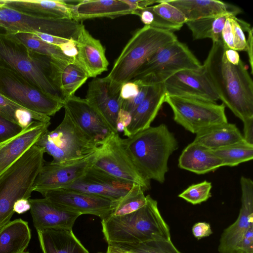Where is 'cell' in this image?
Here are the masks:
<instances>
[{
    "instance_id": "cell-40",
    "label": "cell",
    "mask_w": 253,
    "mask_h": 253,
    "mask_svg": "<svg viewBox=\"0 0 253 253\" xmlns=\"http://www.w3.org/2000/svg\"><path fill=\"white\" fill-rule=\"evenodd\" d=\"M151 8L162 19L176 26L179 29L187 21L180 10L165 0H157V4L151 6Z\"/></svg>"
},
{
    "instance_id": "cell-20",
    "label": "cell",
    "mask_w": 253,
    "mask_h": 253,
    "mask_svg": "<svg viewBox=\"0 0 253 253\" xmlns=\"http://www.w3.org/2000/svg\"><path fill=\"white\" fill-rule=\"evenodd\" d=\"M50 125L32 120L20 133L0 143V175L37 143Z\"/></svg>"
},
{
    "instance_id": "cell-53",
    "label": "cell",
    "mask_w": 253,
    "mask_h": 253,
    "mask_svg": "<svg viewBox=\"0 0 253 253\" xmlns=\"http://www.w3.org/2000/svg\"><path fill=\"white\" fill-rule=\"evenodd\" d=\"M30 210L29 200L22 199L18 201L14 206V211L18 214H22Z\"/></svg>"
},
{
    "instance_id": "cell-8",
    "label": "cell",
    "mask_w": 253,
    "mask_h": 253,
    "mask_svg": "<svg viewBox=\"0 0 253 253\" xmlns=\"http://www.w3.org/2000/svg\"><path fill=\"white\" fill-rule=\"evenodd\" d=\"M203 64L185 43L178 40L158 49L139 68L131 81L139 86L164 83L177 72L198 70Z\"/></svg>"
},
{
    "instance_id": "cell-44",
    "label": "cell",
    "mask_w": 253,
    "mask_h": 253,
    "mask_svg": "<svg viewBox=\"0 0 253 253\" xmlns=\"http://www.w3.org/2000/svg\"><path fill=\"white\" fill-rule=\"evenodd\" d=\"M235 253H253V226L244 235L236 247Z\"/></svg>"
},
{
    "instance_id": "cell-13",
    "label": "cell",
    "mask_w": 253,
    "mask_h": 253,
    "mask_svg": "<svg viewBox=\"0 0 253 253\" xmlns=\"http://www.w3.org/2000/svg\"><path fill=\"white\" fill-rule=\"evenodd\" d=\"M166 95L216 102L219 97L205 69L179 71L164 83Z\"/></svg>"
},
{
    "instance_id": "cell-33",
    "label": "cell",
    "mask_w": 253,
    "mask_h": 253,
    "mask_svg": "<svg viewBox=\"0 0 253 253\" xmlns=\"http://www.w3.org/2000/svg\"><path fill=\"white\" fill-rule=\"evenodd\" d=\"M251 28L248 23L229 14L222 31V40L230 49L246 51L247 39L244 31L248 32Z\"/></svg>"
},
{
    "instance_id": "cell-35",
    "label": "cell",
    "mask_w": 253,
    "mask_h": 253,
    "mask_svg": "<svg viewBox=\"0 0 253 253\" xmlns=\"http://www.w3.org/2000/svg\"><path fill=\"white\" fill-rule=\"evenodd\" d=\"M144 191L138 184L134 183L130 190L120 199L112 202L111 216H120L127 214L137 211L147 201Z\"/></svg>"
},
{
    "instance_id": "cell-17",
    "label": "cell",
    "mask_w": 253,
    "mask_h": 253,
    "mask_svg": "<svg viewBox=\"0 0 253 253\" xmlns=\"http://www.w3.org/2000/svg\"><path fill=\"white\" fill-rule=\"evenodd\" d=\"M241 206L239 215L234 223L222 233L218 247V253H235L236 249L247 230L253 226V182L242 176Z\"/></svg>"
},
{
    "instance_id": "cell-49",
    "label": "cell",
    "mask_w": 253,
    "mask_h": 253,
    "mask_svg": "<svg viewBox=\"0 0 253 253\" xmlns=\"http://www.w3.org/2000/svg\"><path fill=\"white\" fill-rule=\"evenodd\" d=\"M244 124V140L247 143L253 145V118L247 119L243 121Z\"/></svg>"
},
{
    "instance_id": "cell-19",
    "label": "cell",
    "mask_w": 253,
    "mask_h": 253,
    "mask_svg": "<svg viewBox=\"0 0 253 253\" xmlns=\"http://www.w3.org/2000/svg\"><path fill=\"white\" fill-rule=\"evenodd\" d=\"M121 88L112 85L106 77H96L89 83L85 97L114 133H118L116 121L123 100L120 97Z\"/></svg>"
},
{
    "instance_id": "cell-36",
    "label": "cell",
    "mask_w": 253,
    "mask_h": 253,
    "mask_svg": "<svg viewBox=\"0 0 253 253\" xmlns=\"http://www.w3.org/2000/svg\"><path fill=\"white\" fill-rule=\"evenodd\" d=\"M212 151L223 166L234 167L253 159V145L245 140Z\"/></svg>"
},
{
    "instance_id": "cell-32",
    "label": "cell",
    "mask_w": 253,
    "mask_h": 253,
    "mask_svg": "<svg viewBox=\"0 0 253 253\" xmlns=\"http://www.w3.org/2000/svg\"><path fill=\"white\" fill-rule=\"evenodd\" d=\"M228 15L229 14L187 21L185 24L191 31L194 40L209 38L212 42H217L222 40V31Z\"/></svg>"
},
{
    "instance_id": "cell-52",
    "label": "cell",
    "mask_w": 253,
    "mask_h": 253,
    "mask_svg": "<svg viewBox=\"0 0 253 253\" xmlns=\"http://www.w3.org/2000/svg\"><path fill=\"white\" fill-rule=\"evenodd\" d=\"M224 53L226 58L229 63L235 65L239 63L241 59L237 51L226 46Z\"/></svg>"
},
{
    "instance_id": "cell-38",
    "label": "cell",
    "mask_w": 253,
    "mask_h": 253,
    "mask_svg": "<svg viewBox=\"0 0 253 253\" xmlns=\"http://www.w3.org/2000/svg\"><path fill=\"white\" fill-rule=\"evenodd\" d=\"M0 115L25 128L32 120L33 115L28 110L0 93Z\"/></svg>"
},
{
    "instance_id": "cell-14",
    "label": "cell",
    "mask_w": 253,
    "mask_h": 253,
    "mask_svg": "<svg viewBox=\"0 0 253 253\" xmlns=\"http://www.w3.org/2000/svg\"><path fill=\"white\" fill-rule=\"evenodd\" d=\"M95 152L83 160L71 164L44 162L35 179L33 191L42 193L48 190L63 189L70 185L82 177L92 165Z\"/></svg>"
},
{
    "instance_id": "cell-31",
    "label": "cell",
    "mask_w": 253,
    "mask_h": 253,
    "mask_svg": "<svg viewBox=\"0 0 253 253\" xmlns=\"http://www.w3.org/2000/svg\"><path fill=\"white\" fill-rule=\"evenodd\" d=\"M88 78L87 72L77 57L63 64L59 74V86L64 102L74 95Z\"/></svg>"
},
{
    "instance_id": "cell-16",
    "label": "cell",
    "mask_w": 253,
    "mask_h": 253,
    "mask_svg": "<svg viewBox=\"0 0 253 253\" xmlns=\"http://www.w3.org/2000/svg\"><path fill=\"white\" fill-rule=\"evenodd\" d=\"M41 194L56 205L81 215L92 214L102 220L111 213L112 202L98 196L66 189L48 190Z\"/></svg>"
},
{
    "instance_id": "cell-30",
    "label": "cell",
    "mask_w": 253,
    "mask_h": 253,
    "mask_svg": "<svg viewBox=\"0 0 253 253\" xmlns=\"http://www.w3.org/2000/svg\"><path fill=\"white\" fill-rule=\"evenodd\" d=\"M31 239L28 223L21 218L0 228V253H22Z\"/></svg>"
},
{
    "instance_id": "cell-6",
    "label": "cell",
    "mask_w": 253,
    "mask_h": 253,
    "mask_svg": "<svg viewBox=\"0 0 253 253\" xmlns=\"http://www.w3.org/2000/svg\"><path fill=\"white\" fill-rule=\"evenodd\" d=\"M177 40L172 31L144 26L128 41L106 78L119 87L130 81L139 68L158 49Z\"/></svg>"
},
{
    "instance_id": "cell-15",
    "label": "cell",
    "mask_w": 253,
    "mask_h": 253,
    "mask_svg": "<svg viewBox=\"0 0 253 253\" xmlns=\"http://www.w3.org/2000/svg\"><path fill=\"white\" fill-rule=\"evenodd\" d=\"M134 184L116 178L91 166L82 177L63 189L98 196L114 202L126 195Z\"/></svg>"
},
{
    "instance_id": "cell-29",
    "label": "cell",
    "mask_w": 253,
    "mask_h": 253,
    "mask_svg": "<svg viewBox=\"0 0 253 253\" xmlns=\"http://www.w3.org/2000/svg\"><path fill=\"white\" fill-rule=\"evenodd\" d=\"M244 140L235 124L228 122L206 128L196 134L194 142L213 150Z\"/></svg>"
},
{
    "instance_id": "cell-41",
    "label": "cell",
    "mask_w": 253,
    "mask_h": 253,
    "mask_svg": "<svg viewBox=\"0 0 253 253\" xmlns=\"http://www.w3.org/2000/svg\"><path fill=\"white\" fill-rule=\"evenodd\" d=\"M132 14L138 16L145 26L172 32L180 30L176 26L163 20L156 14L152 10L151 6L136 9L132 12Z\"/></svg>"
},
{
    "instance_id": "cell-54",
    "label": "cell",
    "mask_w": 253,
    "mask_h": 253,
    "mask_svg": "<svg viewBox=\"0 0 253 253\" xmlns=\"http://www.w3.org/2000/svg\"><path fill=\"white\" fill-rule=\"evenodd\" d=\"M106 253H131L118 249L108 244Z\"/></svg>"
},
{
    "instance_id": "cell-46",
    "label": "cell",
    "mask_w": 253,
    "mask_h": 253,
    "mask_svg": "<svg viewBox=\"0 0 253 253\" xmlns=\"http://www.w3.org/2000/svg\"><path fill=\"white\" fill-rule=\"evenodd\" d=\"M192 232L195 238L198 240L209 237L212 233L210 224L206 222L195 223L192 227Z\"/></svg>"
},
{
    "instance_id": "cell-45",
    "label": "cell",
    "mask_w": 253,
    "mask_h": 253,
    "mask_svg": "<svg viewBox=\"0 0 253 253\" xmlns=\"http://www.w3.org/2000/svg\"><path fill=\"white\" fill-rule=\"evenodd\" d=\"M140 89L135 82L128 81L123 84L120 90V97L123 100H128L138 94Z\"/></svg>"
},
{
    "instance_id": "cell-18",
    "label": "cell",
    "mask_w": 253,
    "mask_h": 253,
    "mask_svg": "<svg viewBox=\"0 0 253 253\" xmlns=\"http://www.w3.org/2000/svg\"><path fill=\"white\" fill-rule=\"evenodd\" d=\"M64 108L81 129L98 146L113 132L102 116L85 99L74 95L65 101Z\"/></svg>"
},
{
    "instance_id": "cell-23",
    "label": "cell",
    "mask_w": 253,
    "mask_h": 253,
    "mask_svg": "<svg viewBox=\"0 0 253 253\" xmlns=\"http://www.w3.org/2000/svg\"><path fill=\"white\" fill-rule=\"evenodd\" d=\"M166 96L164 83L150 86L146 96L131 114V121L124 135L127 137L149 127Z\"/></svg>"
},
{
    "instance_id": "cell-5",
    "label": "cell",
    "mask_w": 253,
    "mask_h": 253,
    "mask_svg": "<svg viewBox=\"0 0 253 253\" xmlns=\"http://www.w3.org/2000/svg\"><path fill=\"white\" fill-rule=\"evenodd\" d=\"M44 153L34 145L0 175V228L10 221L15 204L31 197L35 179L44 163Z\"/></svg>"
},
{
    "instance_id": "cell-25",
    "label": "cell",
    "mask_w": 253,
    "mask_h": 253,
    "mask_svg": "<svg viewBox=\"0 0 253 253\" xmlns=\"http://www.w3.org/2000/svg\"><path fill=\"white\" fill-rule=\"evenodd\" d=\"M3 5L30 15L73 19L71 3L63 0H0Z\"/></svg>"
},
{
    "instance_id": "cell-56",
    "label": "cell",
    "mask_w": 253,
    "mask_h": 253,
    "mask_svg": "<svg viewBox=\"0 0 253 253\" xmlns=\"http://www.w3.org/2000/svg\"></svg>"
},
{
    "instance_id": "cell-3",
    "label": "cell",
    "mask_w": 253,
    "mask_h": 253,
    "mask_svg": "<svg viewBox=\"0 0 253 253\" xmlns=\"http://www.w3.org/2000/svg\"><path fill=\"white\" fill-rule=\"evenodd\" d=\"M122 142L144 178L164 182L169 158L178 148L177 140L166 125L150 126L122 139Z\"/></svg>"
},
{
    "instance_id": "cell-1",
    "label": "cell",
    "mask_w": 253,
    "mask_h": 253,
    "mask_svg": "<svg viewBox=\"0 0 253 253\" xmlns=\"http://www.w3.org/2000/svg\"><path fill=\"white\" fill-rule=\"evenodd\" d=\"M226 46L212 42L203 66L219 99L243 122L253 118V81L241 59L237 65L227 61Z\"/></svg>"
},
{
    "instance_id": "cell-27",
    "label": "cell",
    "mask_w": 253,
    "mask_h": 253,
    "mask_svg": "<svg viewBox=\"0 0 253 253\" xmlns=\"http://www.w3.org/2000/svg\"><path fill=\"white\" fill-rule=\"evenodd\" d=\"M178 167L196 174H205L223 166L222 162L212 150L193 141L181 153Z\"/></svg>"
},
{
    "instance_id": "cell-22",
    "label": "cell",
    "mask_w": 253,
    "mask_h": 253,
    "mask_svg": "<svg viewBox=\"0 0 253 253\" xmlns=\"http://www.w3.org/2000/svg\"><path fill=\"white\" fill-rule=\"evenodd\" d=\"M77 58L87 72L89 78H96L108 70L109 64L105 48L100 41L93 37L82 23L76 40Z\"/></svg>"
},
{
    "instance_id": "cell-2",
    "label": "cell",
    "mask_w": 253,
    "mask_h": 253,
    "mask_svg": "<svg viewBox=\"0 0 253 253\" xmlns=\"http://www.w3.org/2000/svg\"><path fill=\"white\" fill-rule=\"evenodd\" d=\"M62 61L35 52L0 33V68L13 71L45 92L64 102L59 86Z\"/></svg>"
},
{
    "instance_id": "cell-55",
    "label": "cell",
    "mask_w": 253,
    "mask_h": 253,
    "mask_svg": "<svg viewBox=\"0 0 253 253\" xmlns=\"http://www.w3.org/2000/svg\"><path fill=\"white\" fill-rule=\"evenodd\" d=\"M29 253V252H23V253Z\"/></svg>"
},
{
    "instance_id": "cell-48",
    "label": "cell",
    "mask_w": 253,
    "mask_h": 253,
    "mask_svg": "<svg viewBox=\"0 0 253 253\" xmlns=\"http://www.w3.org/2000/svg\"><path fill=\"white\" fill-rule=\"evenodd\" d=\"M58 47L65 56L71 58L77 57L78 50L76 41L69 40Z\"/></svg>"
},
{
    "instance_id": "cell-37",
    "label": "cell",
    "mask_w": 253,
    "mask_h": 253,
    "mask_svg": "<svg viewBox=\"0 0 253 253\" xmlns=\"http://www.w3.org/2000/svg\"><path fill=\"white\" fill-rule=\"evenodd\" d=\"M131 253H182L171 240H152L139 243L108 244Z\"/></svg>"
},
{
    "instance_id": "cell-34",
    "label": "cell",
    "mask_w": 253,
    "mask_h": 253,
    "mask_svg": "<svg viewBox=\"0 0 253 253\" xmlns=\"http://www.w3.org/2000/svg\"><path fill=\"white\" fill-rule=\"evenodd\" d=\"M6 35L23 44L29 49L55 60L69 62L74 58L65 56L58 46L43 41L35 34L17 33Z\"/></svg>"
},
{
    "instance_id": "cell-21",
    "label": "cell",
    "mask_w": 253,
    "mask_h": 253,
    "mask_svg": "<svg viewBox=\"0 0 253 253\" xmlns=\"http://www.w3.org/2000/svg\"><path fill=\"white\" fill-rule=\"evenodd\" d=\"M30 213L37 231L51 228L72 229L80 214L62 208L48 199H29Z\"/></svg>"
},
{
    "instance_id": "cell-7",
    "label": "cell",
    "mask_w": 253,
    "mask_h": 253,
    "mask_svg": "<svg viewBox=\"0 0 253 253\" xmlns=\"http://www.w3.org/2000/svg\"><path fill=\"white\" fill-rule=\"evenodd\" d=\"M36 144L52 157V163L57 164L83 160L94 153L98 147L65 109L61 123L54 130H47Z\"/></svg>"
},
{
    "instance_id": "cell-9",
    "label": "cell",
    "mask_w": 253,
    "mask_h": 253,
    "mask_svg": "<svg viewBox=\"0 0 253 253\" xmlns=\"http://www.w3.org/2000/svg\"><path fill=\"white\" fill-rule=\"evenodd\" d=\"M0 93L30 112L35 121L50 122L64 102L11 70L0 68Z\"/></svg>"
},
{
    "instance_id": "cell-39",
    "label": "cell",
    "mask_w": 253,
    "mask_h": 253,
    "mask_svg": "<svg viewBox=\"0 0 253 253\" xmlns=\"http://www.w3.org/2000/svg\"><path fill=\"white\" fill-rule=\"evenodd\" d=\"M211 182L205 180L189 186L178 196L193 205L200 204L211 197Z\"/></svg>"
},
{
    "instance_id": "cell-10",
    "label": "cell",
    "mask_w": 253,
    "mask_h": 253,
    "mask_svg": "<svg viewBox=\"0 0 253 253\" xmlns=\"http://www.w3.org/2000/svg\"><path fill=\"white\" fill-rule=\"evenodd\" d=\"M82 23L30 15L0 3V29L6 34L41 33L76 41Z\"/></svg>"
},
{
    "instance_id": "cell-4",
    "label": "cell",
    "mask_w": 253,
    "mask_h": 253,
    "mask_svg": "<svg viewBox=\"0 0 253 253\" xmlns=\"http://www.w3.org/2000/svg\"><path fill=\"white\" fill-rule=\"evenodd\" d=\"M143 207L120 216L109 215L101 220L102 232L108 244L139 243L152 240H170L169 225L156 200L147 195Z\"/></svg>"
},
{
    "instance_id": "cell-24",
    "label": "cell",
    "mask_w": 253,
    "mask_h": 253,
    "mask_svg": "<svg viewBox=\"0 0 253 253\" xmlns=\"http://www.w3.org/2000/svg\"><path fill=\"white\" fill-rule=\"evenodd\" d=\"M180 10L187 21L229 14L236 16L242 13L239 7L215 0H165Z\"/></svg>"
},
{
    "instance_id": "cell-28",
    "label": "cell",
    "mask_w": 253,
    "mask_h": 253,
    "mask_svg": "<svg viewBox=\"0 0 253 253\" xmlns=\"http://www.w3.org/2000/svg\"><path fill=\"white\" fill-rule=\"evenodd\" d=\"M37 233L43 253H89L72 229H46Z\"/></svg>"
},
{
    "instance_id": "cell-11",
    "label": "cell",
    "mask_w": 253,
    "mask_h": 253,
    "mask_svg": "<svg viewBox=\"0 0 253 253\" xmlns=\"http://www.w3.org/2000/svg\"><path fill=\"white\" fill-rule=\"evenodd\" d=\"M165 102L170 107L174 121L192 133L228 122L223 103L169 95H166Z\"/></svg>"
},
{
    "instance_id": "cell-43",
    "label": "cell",
    "mask_w": 253,
    "mask_h": 253,
    "mask_svg": "<svg viewBox=\"0 0 253 253\" xmlns=\"http://www.w3.org/2000/svg\"><path fill=\"white\" fill-rule=\"evenodd\" d=\"M149 86H140L139 93L137 95L128 100H123L121 109L124 110L131 115L143 101L147 95Z\"/></svg>"
},
{
    "instance_id": "cell-50",
    "label": "cell",
    "mask_w": 253,
    "mask_h": 253,
    "mask_svg": "<svg viewBox=\"0 0 253 253\" xmlns=\"http://www.w3.org/2000/svg\"><path fill=\"white\" fill-rule=\"evenodd\" d=\"M35 34L43 41L57 46H59L61 44L67 42L68 40H69L47 34L41 33H37Z\"/></svg>"
},
{
    "instance_id": "cell-47",
    "label": "cell",
    "mask_w": 253,
    "mask_h": 253,
    "mask_svg": "<svg viewBox=\"0 0 253 253\" xmlns=\"http://www.w3.org/2000/svg\"><path fill=\"white\" fill-rule=\"evenodd\" d=\"M131 121V115L128 112L120 109L116 121V127L117 132H124L130 125Z\"/></svg>"
},
{
    "instance_id": "cell-42",
    "label": "cell",
    "mask_w": 253,
    "mask_h": 253,
    "mask_svg": "<svg viewBox=\"0 0 253 253\" xmlns=\"http://www.w3.org/2000/svg\"><path fill=\"white\" fill-rule=\"evenodd\" d=\"M24 128L0 115V143L17 135Z\"/></svg>"
},
{
    "instance_id": "cell-51",
    "label": "cell",
    "mask_w": 253,
    "mask_h": 253,
    "mask_svg": "<svg viewBox=\"0 0 253 253\" xmlns=\"http://www.w3.org/2000/svg\"><path fill=\"white\" fill-rule=\"evenodd\" d=\"M248 36L247 39V45L246 51L248 53L249 62L251 67V74H253V29L252 28L248 32Z\"/></svg>"
},
{
    "instance_id": "cell-26",
    "label": "cell",
    "mask_w": 253,
    "mask_h": 253,
    "mask_svg": "<svg viewBox=\"0 0 253 253\" xmlns=\"http://www.w3.org/2000/svg\"><path fill=\"white\" fill-rule=\"evenodd\" d=\"M73 20L81 21L88 19L107 17L114 19L132 14L129 5L123 0H84L71 3Z\"/></svg>"
},
{
    "instance_id": "cell-12",
    "label": "cell",
    "mask_w": 253,
    "mask_h": 253,
    "mask_svg": "<svg viewBox=\"0 0 253 253\" xmlns=\"http://www.w3.org/2000/svg\"><path fill=\"white\" fill-rule=\"evenodd\" d=\"M92 166L120 180L138 184L144 191L150 189V181L139 173L118 133H112L98 146Z\"/></svg>"
}]
</instances>
